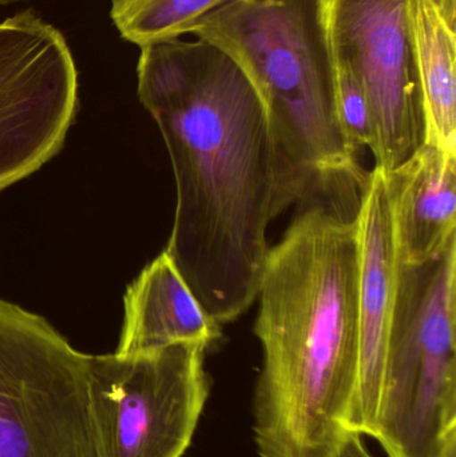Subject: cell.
I'll use <instances>...</instances> for the list:
<instances>
[{"label": "cell", "instance_id": "9", "mask_svg": "<svg viewBox=\"0 0 456 457\" xmlns=\"http://www.w3.org/2000/svg\"><path fill=\"white\" fill-rule=\"evenodd\" d=\"M361 241L359 384L350 431L374 439L386 370L417 282L396 238L385 170L375 166L356 209Z\"/></svg>", "mask_w": 456, "mask_h": 457}, {"label": "cell", "instance_id": "10", "mask_svg": "<svg viewBox=\"0 0 456 457\" xmlns=\"http://www.w3.org/2000/svg\"><path fill=\"white\" fill-rule=\"evenodd\" d=\"M456 154L425 144L386 173L404 265L422 268L456 242Z\"/></svg>", "mask_w": 456, "mask_h": 457}, {"label": "cell", "instance_id": "12", "mask_svg": "<svg viewBox=\"0 0 456 457\" xmlns=\"http://www.w3.org/2000/svg\"><path fill=\"white\" fill-rule=\"evenodd\" d=\"M425 142L456 154V29L431 0H406Z\"/></svg>", "mask_w": 456, "mask_h": 457}, {"label": "cell", "instance_id": "14", "mask_svg": "<svg viewBox=\"0 0 456 457\" xmlns=\"http://www.w3.org/2000/svg\"><path fill=\"white\" fill-rule=\"evenodd\" d=\"M331 64L335 107L343 131L356 152L371 149L374 126L366 91L350 66L339 58L328 56Z\"/></svg>", "mask_w": 456, "mask_h": 457}, {"label": "cell", "instance_id": "16", "mask_svg": "<svg viewBox=\"0 0 456 457\" xmlns=\"http://www.w3.org/2000/svg\"><path fill=\"white\" fill-rule=\"evenodd\" d=\"M452 29H456V0H431Z\"/></svg>", "mask_w": 456, "mask_h": 457}, {"label": "cell", "instance_id": "13", "mask_svg": "<svg viewBox=\"0 0 456 457\" xmlns=\"http://www.w3.org/2000/svg\"><path fill=\"white\" fill-rule=\"evenodd\" d=\"M227 0H112V19L123 39L142 46L179 39Z\"/></svg>", "mask_w": 456, "mask_h": 457}, {"label": "cell", "instance_id": "4", "mask_svg": "<svg viewBox=\"0 0 456 457\" xmlns=\"http://www.w3.org/2000/svg\"><path fill=\"white\" fill-rule=\"evenodd\" d=\"M87 361L47 320L0 300V457H104Z\"/></svg>", "mask_w": 456, "mask_h": 457}, {"label": "cell", "instance_id": "3", "mask_svg": "<svg viewBox=\"0 0 456 457\" xmlns=\"http://www.w3.org/2000/svg\"><path fill=\"white\" fill-rule=\"evenodd\" d=\"M189 34L245 72L310 197L363 190L369 176L337 118L318 0H227Z\"/></svg>", "mask_w": 456, "mask_h": 457}, {"label": "cell", "instance_id": "5", "mask_svg": "<svg viewBox=\"0 0 456 457\" xmlns=\"http://www.w3.org/2000/svg\"><path fill=\"white\" fill-rule=\"evenodd\" d=\"M455 276L456 242L418 269L374 436L387 457H436L456 429Z\"/></svg>", "mask_w": 456, "mask_h": 457}, {"label": "cell", "instance_id": "18", "mask_svg": "<svg viewBox=\"0 0 456 457\" xmlns=\"http://www.w3.org/2000/svg\"><path fill=\"white\" fill-rule=\"evenodd\" d=\"M18 2V0H0V4H8V3Z\"/></svg>", "mask_w": 456, "mask_h": 457}, {"label": "cell", "instance_id": "11", "mask_svg": "<svg viewBox=\"0 0 456 457\" xmlns=\"http://www.w3.org/2000/svg\"><path fill=\"white\" fill-rule=\"evenodd\" d=\"M125 317L115 353H145L174 344L211 346L221 325L208 316L163 250L126 290Z\"/></svg>", "mask_w": 456, "mask_h": 457}, {"label": "cell", "instance_id": "8", "mask_svg": "<svg viewBox=\"0 0 456 457\" xmlns=\"http://www.w3.org/2000/svg\"><path fill=\"white\" fill-rule=\"evenodd\" d=\"M78 110V71L61 31L27 10L0 23V190L58 154Z\"/></svg>", "mask_w": 456, "mask_h": 457}, {"label": "cell", "instance_id": "1", "mask_svg": "<svg viewBox=\"0 0 456 457\" xmlns=\"http://www.w3.org/2000/svg\"><path fill=\"white\" fill-rule=\"evenodd\" d=\"M137 74L176 179L165 252L203 312L229 324L256 301L270 224L310 193L256 88L221 48L201 39L142 46Z\"/></svg>", "mask_w": 456, "mask_h": 457}, {"label": "cell", "instance_id": "7", "mask_svg": "<svg viewBox=\"0 0 456 457\" xmlns=\"http://www.w3.org/2000/svg\"><path fill=\"white\" fill-rule=\"evenodd\" d=\"M327 55L361 80L374 126L377 168L390 173L425 144L406 0H318Z\"/></svg>", "mask_w": 456, "mask_h": 457}, {"label": "cell", "instance_id": "2", "mask_svg": "<svg viewBox=\"0 0 456 457\" xmlns=\"http://www.w3.org/2000/svg\"><path fill=\"white\" fill-rule=\"evenodd\" d=\"M356 212L313 201L269 247L256 300L262 364L253 397L260 457H335L359 384Z\"/></svg>", "mask_w": 456, "mask_h": 457}, {"label": "cell", "instance_id": "6", "mask_svg": "<svg viewBox=\"0 0 456 457\" xmlns=\"http://www.w3.org/2000/svg\"><path fill=\"white\" fill-rule=\"evenodd\" d=\"M203 344L88 356L104 457H182L209 396Z\"/></svg>", "mask_w": 456, "mask_h": 457}, {"label": "cell", "instance_id": "15", "mask_svg": "<svg viewBox=\"0 0 456 457\" xmlns=\"http://www.w3.org/2000/svg\"><path fill=\"white\" fill-rule=\"evenodd\" d=\"M361 435L358 432H348L347 437L343 442L339 453L335 457H372L364 445Z\"/></svg>", "mask_w": 456, "mask_h": 457}, {"label": "cell", "instance_id": "17", "mask_svg": "<svg viewBox=\"0 0 456 457\" xmlns=\"http://www.w3.org/2000/svg\"><path fill=\"white\" fill-rule=\"evenodd\" d=\"M436 457H456V429L446 437Z\"/></svg>", "mask_w": 456, "mask_h": 457}]
</instances>
